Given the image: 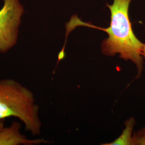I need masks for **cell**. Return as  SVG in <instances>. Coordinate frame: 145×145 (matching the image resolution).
I'll list each match as a JSON object with an SVG mask.
<instances>
[{
    "instance_id": "5b68a950",
    "label": "cell",
    "mask_w": 145,
    "mask_h": 145,
    "mask_svg": "<svg viewBox=\"0 0 145 145\" xmlns=\"http://www.w3.org/2000/svg\"><path fill=\"white\" fill-rule=\"evenodd\" d=\"M135 124V119L132 118H130L126 123V127L121 136L112 144L109 145H132L133 136L132 135V132Z\"/></svg>"
},
{
    "instance_id": "ba28073f",
    "label": "cell",
    "mask_w": 145,
    "mask_h": 145,
    "mask_svg": "<svg viewBox=\"0 0 145 145\" xmlns=\"http://www.w3.org/2000/svg\"><path fill=\"white\" fill-rule=\"evenodd\" d=\"M142 56L143 57H145V44L144 45V46H143V48H142Z\"/></svg>"
},
{
    "instance_id": "3957f363",
    "label": "cell",
    "mask_w": 145,
    "mask_h": 145,
    "mask_svg": "<svg viewBox=\"0 0 145 145\" xmlns=\"http://www.w3.org/2000/svg\"><path fill=\"white\" fill-rule=\"evenodd\" d=\"M24 9L20 0H4L0 10V53L15 46Z\"/></svg>"
},
{
    "instance_id": "52a82bcc",
    "label": "cell",
    "mask_w": 145,
    "mask_h": 145,
    "mask_svg": "<svg viewBox=\"0 0 145 145\" xmlns=\"http://www.w3.org/2000/svg\"><path fill=\"white\" fill-rule=\"evenodd\" d=\"M3 121H4V120H0V131L5 127Z\"/></svg>"
},
{
    "instance_id": "8992f818",
    "label": "cell",
    "mask_w": 145,
    "mask_h": 145,
    "mask_svg": "<svg viewBox=\"0 0 145 145\" xmlns=\"http://www.w3.org/2000/svg\"><path fill=\"white\" fill-rule=\"evenodd\" d=\"M132 145H145V127L133 135Z\"/></svg>"
},
{
    "instance_id": "6da1fadb",
    "label": "cell",
    "mask_w": 145,
    "mask_h": 145,
    "mask_svg": "<svg viewBox=\"0 0 145 145\" xmlns=\"http://www.w3.org/2000/svg\"><path fill=\"white\" fill-rule=\"evenodd\" d=\"M132 0H114L112 5H107L111 12L109 27H96L106 32L108 38L102 44L104 54L114 56L117 53L125 60L133 62L137 69L136 78H139L144 69L142 43L135 36L130 22L129 9Z\"/></svg>"
},
{
    "instance_id": "277c9868",
    "label": "cell",
    "mask_w": 145,
    "mask_h": 145,
    "mask_svg": "<svg viewBox=\"0 0 145 145\" xmlns=\"http://www.w3.org/2000/svg\"><path fill=\"white\" fill-rule=\"evenodd\" d=\"M21 125L14 121L9 127H4L0 131V145H33L47 142L43 139H29L22 135Z\"/></svg>"
},
{
    "instance_id": "7a4b0ae2",
    "label": "cell",
    "mask_w": 145,
    "mask_h": 145,
    "mask_svg": "<svg viewBox=\"0 0 145 145\" xmlns=\"http://www.w3.org/2000/svg\"><path fill=\"white\" fill-rule=\"evenodd\" d=\"M38 114L39 107L29 89L12 79L0 80V120L16 117L26 131L38 135L42 127Z\"/></svg>"
}]
</instances>
